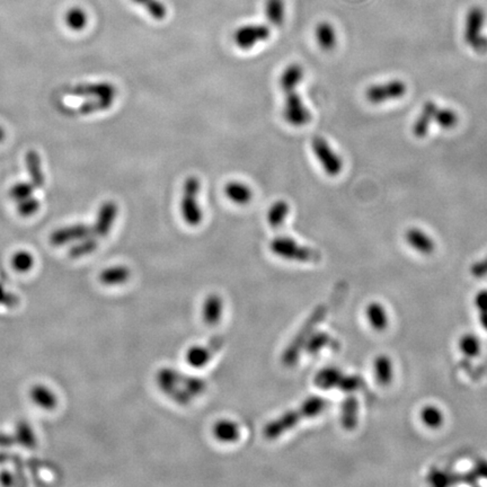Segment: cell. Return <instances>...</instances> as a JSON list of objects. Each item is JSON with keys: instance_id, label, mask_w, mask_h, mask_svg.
Returning <instances> with one entry per match:
<instances>
[{"instance_id": "obj_9", "label": "cell", "mask_w": 487, "mask_h": 487, "mask_svg": "<svg viewBox=\"0 0 487 487\" xmlns=\"http://www.w3.org/2000/svg\"><path fill=\"white\" fill-rule=\"evenodd\" d=\"M225 337L222 335L215 336L206 345H194L189 348L185 355L187 362L192 368H203L209 364L222 346L225 345Z\"/></svg>"}, {"instance_id": "obj_45", "label": "cell", "mask_w": 487, "mask_h": 487, "mask_svg": "<svg viewBox=\"0 0 487 487\" xmlns=\"http://www.w3.org/2000/svg\"><path fill=\"white\" fill-rule=\"evenodd\" d=\"M474 306L478 310V313L487 311V289L481 290L475 294Z\"/></svg>"}, {"instance_id": "obj_5", "label": "cell", "mask_w": 487, "mask_h": 487, "mask_svg": "<svg viewBox=\"0 0 487 487\" xmlns=\"http://www.w3.org/2000/svg\"><path fill=\"white\" fill-rule=\"evenodd\" d=\"M200 191H201V182L199 178L195 176L187 178L184 183L180 212L184 222H187L190 227H198L203 220V211L198 200Z\"/></svg>"}, {"instance_id": "obj_10", "label": "cell", "mask_w": 487, "mask_h": 487, "mask_svg": "<svg viewBox=\"0 0 487 487\" xmlns=\"http://www.w3.org/2000/svg\"><path fill=\"white\" fill-rule=\"evenodd\" d=\"M270 35H271V29H269V26L250 24V25L241 26L234 33V42L241 50H250L257 43L269 40Z\"/></svg>"}, {"instance_id": "obj_12", "label": "cell", "mask_w": 487, "mask_h": 487, "mask_svg": "<svg viewBox=\"0 0 487 487\" xmlns=\"http://www.w3.org/2000/svg\"><path fill=\"white\" fill-rule=\"evenodd\" d=\"M68 95L85 98H112L115 99L117 89L111 82H93V84H80L67 89Z\"/></svg>"}, {"instance_id": "obj_30", "label": "cell", "mask_w": 487, "mask_h": 487, "mask_svg": "<svg viewBox=\"0 0 487 487\" xmlns=\"http://www.w3.org/2000/svg\"><path fill=\"white\" fill-rule=\"evenodd\" d=\"M315 35H316L317 42L322 50L332 51L335 48L337 36H336L335 29L333 27L332 24H329V22L320 23L317 25Z\"/></svg>"}, {"instance_id": "obj_50", "label": "cell", "mask_w": 487, "mask_h": 487, "mask_svg": "<svg viewBox=\"0 0 487 487\" xmlns=\"http://www.w3.org/2000/svg\"><path fill=\"white\" fill-rule=\"evenodd\" d=\"M5 138H6V132H5L3 128L0 127V143H3Z\"/></svg>"}, {"instance_id": "obj_16", "label": "cell", "mask_w": 487, "mask_h": 487, "mask_svg": "<svg viewBox=\"0 0 487 487\" xmlns=\"http://www.w3.org/2000/svg\"><path fill=\"white\" fill-rule=\"evenodd\" d=\"M408 245L422 255H430L436 250V244L432 238L418 228H411L405 235Z\"/></svg>"}, {"instance_id": "obj_25", "label": "cell", "mask_w": 487, "mask_h": 487, "mask_svg": "<svg viewBox=\"0 0 487 487\" xmlns=\"http://www.w3.org/2000/svg\"><path fill=\"white\" fill-rule=\"evenodd\" d=\"M25 165L33 185L38 189L43 187L45 182V175L42 171L41 157L38 155V152L29 150L26 152Z\"/></svg>"}, {"instance_id": "obj_49", "label": "cell", "mask_w": 487, "mask_h": 487, "mask_svg": "<svg viewBox=\"0 0 487 487\" xmlns=\"http://www.w3.org/2000/svg\"><path fill=\"white\" fill-rule=\"evenodd\" d=\"M7 462H12V455L6 453H0V464H5Z\"/></svg>"}, {"instance_id": "obj_39", "label": "cell", "mask_w": 487, "mask_h": 487, "mask_svg": "<svg viewBox=\"0 0 487 487\" xmlns=\"http://www.w3.org/2000/svg\"><path fill=\"white\" fill-rule=\"evenodd\" d=\"M34 265V257L26 250H19L12 257V266L16 272H29Z\"/></svg>"}, {"instance_id": "obj_48", "label": "cell", "mask_w": 487, "mask_h": 487, "mask_svg": "<svg viewBox=\"0 0 487 487\" xmlns=\"http://www.w3.org/2000/svg\"><path fill=\"white\" fill-rule=\"evenodd\" d=\"M478 320H479L482 329H484L485 332H487V311L479 313Z\"/></svg>"}, {"instance_id": "obj_47", "label": "cell", "mask_w": 487, "mask_h": 487, "mask_svg": "<svg viewBox=\"0 0 487 487\" xmlns=\"http://www.w3.org/2000/svg\"><path fill=\"white\" fill-rule=\"evenodd\" d=\"M17 444L16 437L12 434L0 433V447H12Z\"/></svg>"}, {"instance_id": "obj_18", "label": "cell", "mask_w": 487, "mask_h": 487, "mask_svg": "<svg viewBox=\"0 0 487 487\" xmlns=\"http://www.w3.org/2000/svg\"><path fill=\"white\" fill-rule=\"evenodd\" d=\"M366 318L371 329L383 332L390 325V315L383 304L372 301L366 308Z\"/></svg>"}, {"instance_id": "obj_27", "label": "cell", "mask_w": 487, "mask_h": 487, "mask_svg": "<svg viewBox=\"0 0 487 487\" xmlns=\"http://www.w3.org/2000/svg\"><path fill=\"white\" fill-rule=\"evenodd\" d=\"M130 276L131 270L128 266L115 265L103 270L99 274V281L105 285H123Z\"/></svg>"}, {"instance_id": "obj_11", "label": "cell", "mask_w": 487, "mask_h": 487, "mask_svg": "<svg viewBox=\"0 0 487 487\" xmlns=\"http://www.w3.org/2000/svg\"><path fill=\"white\" fill-rule=\"evenodd\" d=\"M406 85L402 80L374 85L366 91V98L371 104H383L385 102L403 97L406 94Z\"/></svg>"}, {"instance_id": "obj_21", "label": "cell", "mask_w": 487, "mask_h": 487, "mask_svg": "<svg viewBox=\"0 0 487 487\" xmlns=\"http://www.w3.org/2000/svg\"><path fill=\"white\" fill-rule=\"evenodd\" d=\"M372 368L377 383L381 386H387L392 383L394 379V364L388 355H380L375 357Z\"/></svg>"}, {"instance_id": "obj_36", "label": "cell", "mask_w": 487, "mask_h": 487, "mask_svg": "<svg viewBox=\"0 0 487 487\" xmlns=\"http://www.w3.org/2000/svg\"><path fill=\"white\" fill-rule=\"evenodd\" d=\"M98 243L97 239L94 236L84 238L80 241V244H76L75 246L71 247L69 250V257L73 259H80V257H87L91 254L94 253L97 250Z\"/></svg>"}, {"instance_id": "obj_28", "label": "cell", "mask_w": 487, "mask_h": 487, "mask_svg": "<svg viewBox=\"0 0 487 487\" xmlns=\"http://www.w3.org/2000/svg\"><path fill=\"white\" fill-rule=\"evenodd\" d=\"M29 396L33 402L43 409L51 411L57 407V396L43 385H34L29 390Z\"/></svg>"}, {"instance_id": "obj_46", "label": "cell", "mask_w": 487, "mask_h": 487, "mask_svg": "<svg viewBox=\"0 0 487 487\" xmlns=\"http://www.w3.org/2000/svg\"><path fill=\"white\" fill-rule=\"evenodd\" d=\"M0 484L3 486H10V485L16 484V481H15L13 474H10V471H0Z\"/></svg>"}, {"instance_id": "obj_22", "label": "cell", "mask_w": 487, "mask_h": 487, "mask_svg": "<svg viewBox=\"0 0 487 487\" xmlns=\"http://www.w3.org/2000/svg\"><path fill=\"white\" fill-rule=\"evenodd\" d=\"M336 340L326 332H315L305 344L304 351L309 355H317L323 350L335 348Z\"/></svg>"}, {"instance_id": "obj_41", "label": "cell", "mask_w": 487, "mask_h": 487, "mask_svg": "<svg viewBox=\"0 0 487 487\" xmlns=\"http://www.w3.org/2000/svg\"><path fill=\"white\" fill-rule=\"evenodd\" d=\"M34 187L32 183H27V182L15 184V185L10 189V196L15 202H19V201H22V200H25L29 198V196H32Z\"/></svg>"}, {"instance_id": "obj_8", "label": "cell", "mask_w": 487, "mask_h": 487, "mask_svg": "<svg viewBox=\"0 0 487 487\" xmlns=\"http://www.w3.org/2000/svg\"><path fill=\"white\" fill-rule=\"evenodd\" d=\"M311 148L313 154L318 159V162L322 165L326 174L332 178H335L341 174L343 163L340 156L333 150L329 143L324 139L323 136H313L311 141Z\"/></svg>"}, {"instance_id": "obj_4", "label": "cell", "mask_w": 487, "mask_h": 487, "mask_svg": "<svg viewBox=\"0 0 487 487\" xmlns=\"http://www.w3.org/2000/svg\"><path fill=\"white\" fill-rule=\"evenodd\" d=\"M270 248L276 257L300 263H317L320 253L311 247L302 246L290 237H276L270 243Z\"/></svg>"}, {"instance_id": "obj_1", "label": "cell", "mask_w": 487, "mask_h": 487, "mask_svg": "<svg viewBox=\"0 0 487 487\" xmlns=\"http://www.w3.org/2000/svg\"><path fill=\"white\" fill-rule=\"evenodd\" d=\"M302 78L304 69L299 64L287 67L280 78V85L285 93L283 117L292 127H304L311 121V113L297 92Z\"/></svg>"}, {"instance_id": "obj_26", "label": "cell", "mask_w": 487, "mask_h": 487, "mask_svg": "<svg viewBox=\"0 0 487 487\" xmlns=\"http://www.w3.org/2000/svg\"><path fill=\"white\" fill-rule=\"evenodd\" d=\"M225 194L231 202L238 206L248 204L253 198V192L250 187L241 182H229L225 187Z\"/></svg>"}, {"instance_id": "obj_13", "label": "cell", "mask_w": 487, "mask_h": 487, "mask_svg": "<svg viewBox=\"0 0 487 487\" xmlns=\"http://www.w3.org/2000/svg\"><path fill=\"white\" fill-rule=\"evenodd\" d=\"M94 236L93 235V227L86 224H76V225L68 226V227L60 228L54 231L50 236V244L52 246H64L71 241H82L84 238Z\"/></svg>"}, {"instance_id": "obj_2", "label": "cell", "mask_w": 487, "mask_h": 487, "mask_svg": "<svg viewBox=\"0 0 487 487\" xmlns=\"http://www.w3.org/2000/svg\"><path fill=\"white\" fill-rule=\"evenodd\" d=\"M329 402L320 396H311L298 408L287 412L276 420L266 424L263 434L268 440H276L308 418H316L329 408Z\"/></svg>"}, {"instance_id": "obj_24", "label": "cell", "mask_w": 487, "mask_h": 487, "mask_svg": "<svg viewBox=\"0 0 487 487\" xmlns=\"http://www.w3.org/2000/svg\"><path fill=\"white\" fill-rule=\"evenodd\" d=\"M175 377H176V380L180 386L183 387L184 390H187L193 399L206 392L208 383L203 378L183 374L178 370L175 371Z\"/></svg>"}, {"instance_id": "obj_15", "label": "cell", "mask_w": 487, "mask_h": 487, "mask_svg": "<svg viewBox=\"0 0 487 487\" xmlns=\"http://www.w3.org/2000/svg\"><path fill=\"white\" fill-rule=\"evenodd\" d=\"M113 103L114 99L112 98H88L87 101L82 102V104L78 105L76 108L64 106L62 113L66 115H73V117L89 115V114L106 111L108 108H111Z\"/></svg>"}, {"instance_id": "obj_19", "label": "cell", "mask_w": 487, "mask_h": 487, "mask_svg": "<svg viewBox=\"0 0 487 487\" xmlns=\"http://www.w3.org/2000/svg\"><path fill=\"white\" fill-rule=\"evenodd\" d=\"M213 437L219 442L235 443L241 439V427L236 422L230 420H220L212 427Z\"/></svg>"}, {"instance_id": "obj_37", "label": "cell", "mask_w": 487, "mask_h": 487, "mask_svg": "<svg viewBox=\"0 0 487 487\" xmlns=\"http://www.w3.org/2000/svg\"><path fill=\"white\" fill-rule=\"evenodd\" d=\"M133 3L143 7L147 13L156 19V21H163L167 15V10L164 3L159 0H132Z\"/></svg>"}, {"instance_id": "obj_40", "label": "cell", "mask_w": 487, "mask_h": 487, "mask_svg": "<svg viewBox=\"0 0 487 487\" xmlns=\"http://www.w3.org/2000/svg\"><path fill=\"white\" fill-rule=\"evenodd\" d=\"M434 122L442 129L449 130L458 123V115L453 110L449 108H438L437 113L434 115Z\"/></svg>"}, {"instance_id": "obj_42", "label": "cell", "mask_w": 487, "mask_h": 487, "mask_svg": "<svg viewBox=\"0 0 487 487\" xmlns=\"http://www.w3.org/2000/svg\"><path fill=\"white\" fill-rule=\"evenodd\" d=\"M38 209H40V201L33 196H29L27 199L17 202V212L24 218L34 215L38 211Z\"/></svg>"}, {"instance_id": "obj_3", "label": "cell", "mask_w": 487, "mask_h": 487, "mask_svg": "<svg viewBox=\"0 0 487 487\" xmlns=\"http://www.w3.org/2000/svg\"><path fill=\"white\" fill-rule=\"evenodd\" d=\"M332 304L333 300H331L326 304L320 305L313 310V313H310L307 320L302 324L300 329L298 331L297 334L294 335L282 355V364H285V367H294L297 364L298 360L300 359L304 352L306 342L313 333L317 332V327L325 320Z\"/></svg>"}, {"instance_id": "obj_6", "label": "cell", "mask_w": 487, "mask_h": 487, "mask_svg": "<svg viewBox=\"0 0 487 487\" xmlns=\"http://www.w3.org/2000/svg\"><path fill=\"white\" fill-rule=\"evenodd\" d=\"M484 23V10L481 7H471L466 15L464 38L466 43L478 54H484L487 51V38L482 33Z\"/></svg>"}, {"instance_id": "obj_17", "label": "cell", "mask_w": 487, "mask_h": 487, "mask_svg": "<svg viewBox=\"0 0 487 487\" xmlns=\"http://www.w3.org/2000/svg\"><path fill=\"white\" fill-rule=\"evenodd\" d=\"M222 313H224V301L222 297L217 294H209L203 302V322L206 324V326L218 325L219 322L222 320Z\"/></svg>"}, {"instance_id": "obj_7", "label": "cell", "mask_w": 487, "mask_h": 487, "mask_svg": "<svg viewBox=\"0 0 487 487\" xmlns=\"http://www.w3.org/2000/svg\"><path fill=\"white\" fill-rule=\"evenodd\" d=\"M175 369L171 368H162L157 372L156 381L158 385L159 390L164 392L165 395L169 397L173 402L178 403L180 405L187 406L192 402L193 397L180 386L175 377Z\"/></svg>"}, {"instance_id": "obj_34", "label": "cell", "mask_w": 487, "mask_h": 487, "mask_svg": "<svg viewBox=\"0 0 487 487\" xmlns=\"http://www.w3.org/2000/svg\"><path fill=\"white\" fill-rule=\"evenodd\" d=\"M265 15L273 26H281L285 22V0H266Z\"/></svg>"}, {"instance_id": "obj_31", "label": "cell", "mask_w": 487, "mask_h": 487, "mask_svg": "<svg viewBox=\"0 0 487 487\" xmlns=\"http://www.w3.org/2000/svg\"><path fill=\"white\" fill-rule=\"evenodd\" d=\"M289 211H290V206L283 200L273 203L268 211V222H269L270 227L274 228V229L281 227L287 219Z\"/></svg>"}, {"instance_id": "obj_20", "label": "cell", "mask_w": 487, "mask_h": 487, "mask_svg": "<svg viewBox=\"0 0 487 487\" xmlns=\"http://www.w3.org/2000/svg\"><path fill=\"white\" fill-rule=\"evenodd\" d=\"M438 108H439L438 105L433 102L429 101L423 105L421 114L418 115V120L415 121V123L412 128L413 134L416 138L421 139L427 136L431 123H432V121H434V115L437 113Z\"/></svg>"}, {"instance_id": "obj_32", "label": "cell", "mask_w": 487, "mask_h": 487, "mask_svg": "<svg viewBox=\"0 0 487 487\" xmlns=\"http://www.w3.org/2000/svg\"><path fill=\"white\" fill-rule=\"evenodd\" d=\"M357 399L353 397L346 399L341 408V421L342 425L346 430H352L357 427Z\"/></svg>"}, {"instance_id": "obj_23", "label": "cell", "mask_w": 487, "mask_h": 487, "mask_svg": "<svg viewBox=\"0 0 487 487\" xmlns=\"http://www.w3.org/2000/svg\"><path fill=\"white\" fill-rule=\"evenodd\" d=\"M418 418L424 427L430 430H439L444 423V413L437 405L423 406L418 413Z\"/></svg>"}, {"instance_id": "obj_43", "label": "cell", "mask_w": 487, "mask_h": 487, "mask_svg": "<svg viewBox=\"0 0 487 487\" xmlns=\"http://www.w3.org/2000/svg\"><path fill=\"white\" fill-rule=\"evenodd\" d=\"M361 385H362V380L359 377L345 376V375H343L337 388L343 390V392H352L359 390Z\"/></svg>"}, {"instance_id": "obj_33", "label": "cell", "mask_w": 487, "mask_h": 487, "mask_svg": "<svg viewBox=\"0 0 487 487\" xmlns=\"http://www.w3.org/2000/svg\"><path fill=\"white\" fill-rule=\"evenodd\" d=\"M15 437H16L17 444L24 447L26 449H34L38 444V440L35 437L32 427L25 421H19L16 424L15 429Z\"/></svg>"}, {"instance_id": "obj_35", "label": "cell", "mask_w": 487, "mask_h": 487, "mask_svg": "<svg viewBox=\"0 0 487 487\" xmlns=\"http://www.w3.org/2000/svg\"><path fill=\"white\" fill-rule=\"evenodd\" d=\"M459 351L467 357H477L481 353L482 344L481 340L474 334H465L462 335L458 342Z\"/></svg>"}, {"instance_id": "obj_14", "label": "cell", "mask_w": 487, "mask_h": 487, "mask_svg": "<svg viewBox=\"0 0 487 487\" xmlns=\"http://www.w3.org/2000/svg\"><path fill=\"white\" fill-rule=\"evenodd\" d=\"M119 213V206L114 201H106L98 209L97 218L93 226V235L95 237L104 238L110 234L114 222Z\"/></svg>"}, {"instance_id": "obj_44", "label": "cell", "mask_w": 487, "mask_h": 487, "mask_svg": "<svg viewBox=\"0 0 487 487\" xmlns=\"http://www.w3.org/2000/svg\"><path fill=\"white\" fill-rule=\"evenodd\" d=\"M19 304V298L16 294L6 292L3 285H0V305L7 308H14L16 307Z\"/></svg>"}, {"instance_id": "obj_38", "label": "cell", "mask_w": 487, "mask_h": 487, "mask_svg": "<svg viewBox=\"0 0 487 487\" xmlns=\"http://www.w3.org/2000/svg\"><path fill=\"white\" fill-rule=\"evenodd\" d=\"M66 24L70 29L73 31H82L87 25V15L82 8L75 7L68 10L66 14Z\"/></svg>"}, {"instance_id": "obj_29", "label": "cell", "mask_w": 487, "mask_h": 487, "mask_svg": "<svg viewBox=\"0 0 487 487\" xmlns=\"http://www.w3.org/2000/svg\"><path fill=\"white\" fill-rule=\"evenodd\" d=\"M343 375L344 374H343L340 369H337V368H325V369H322V370L315 376L313 383H315V385H316L318 388H320V390H334V388H337V386H339L340 381H341Z\"/></svg>"}]
</instances>
